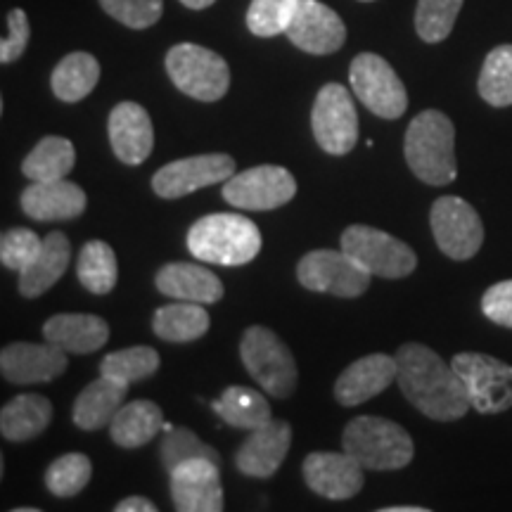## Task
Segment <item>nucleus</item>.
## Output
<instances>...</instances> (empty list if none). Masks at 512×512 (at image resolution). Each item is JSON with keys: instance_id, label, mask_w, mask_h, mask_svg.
Segmentation results:
<instances>
[{"instance_id": "1", "label": "nucleus", "mask_w": 512, "mask_h": 512, "mask_svg": "<svg viewBox=\"0 0 512 512\" xmlns=\"http://www.w3.org/2000/svg\"><path fill=\"white\" fill-rule=\"evenodd\" d=\"M396 382L411 406L439 422L460 420L472 403L456 368L425 344L408 342L396 351Z\"/></svg>"}, {"instance_id": "2", "label": "nucleus", "mask_w": 512, "mask_h": 512, "mask_svg": "<svg viewBox=\"0 0 512 512\" xmlns=\"http://www.w3.org/2000/svg\"><path fill=\"white\" fill-rule=\"evenodd\" d=\"M403 155L415 178L427 185L456 181V126L439 110H425L411 121L403 140Z\"/></svg>"}, {"instance_id": "3", "label": "nucleus", "mask_w": 512, "mask_h": 512, "mask_svg": "<svg viewBox=\"0 0 512 512\" xmlns=\"http://www.w3.org/2000/svg\"><path fill=\"white\" fill-rule=\"evenodd\" d=\"M188 249L207 264L242 266L261 252V230L240 214H209L192 223Z\"/></svg>"}, {"instance_id": "4", "label": "nucleus", "mask_w": 512, "mask_h": 512, "mask_svg": "<svg viewBox=\"0 0 512 512\" xmlns=\"http://www.w3.org/2000/svg\"><path fill=\"white\" fill-rule=\"evenodd\" d=\"M342 451L363 465V470H401L411 463L415 446L399 422L377 418V415H358L344 427Z\"/></svg>"}, {"instance_id": "5", "label": "nucleus", "mask_w": 512, "mask_h": 512, "mask_svg": "<svg viewBox=\"0 0 512 512\" xmlns=\"http://www.w3.org/2000/svg\"><path fill=\"white\" fill-rule=\"evenodd\" d=\"M240 358L264 392L287 399L297 387V363L287 344L264 325H252L240 339Z\"/></svg>"}, {"instance_id": "6", "label": "nucleus", "mask_w": 512, "mask_h": 512, "mask_svg": "<svg viewBox=\"0 0 512 512\" xmlns=\"http://www.w3.org/2000/svg\"><path fill=\"white\" fill-rule=\"evenodd\" d=\"M166 74L178 91L200 102H216L230 88V67L219 53L197 46L178 43L166 53Z\"/></svg>"}, {"instance_id": "7", "label": "nucleus", "mask_w": 512, "mask_h": 512, "mask_svg": "<svg viewBox=\"0 0 512 512\" xmlns=\"http://www.w3.org/2000/svg\"><path fill=\"white\" fill-rule=\"evenodd\" d=\"M342 249L370 275L387 280L406 278L418 266V256L406 242L373 226H349L342 233Z\"/></svg>"}, {"instance_id": "8", "label": "nucleus", "mask_w": 512, "mask_h": 512, "mask_svg": "<svg viewBox=\"0 0 512 512\" xmlns=\"http://www.w3.org/2000/svg\"><path fill=\"white\" fill-rule=\"evenodd\" d=\"M451 366L463 380L477 413L496 415L512 408V366L501 358L463 351L451 358Z\"/></svg>"}, {"instance_id": "9", "label": "nucleus", "mask_w": 512, "mask_h": 512, "mask_svg": "<svg viewBox=\"0 0 512 512\" xmlns=\"http://www.w3.org/2000/svg\"><path fill=\"white\" fill-rule=\"evenodd\" d=\"M297 278L306 290L332 294V297L356 299L370 287V275L344 249H316L302 256Z\"/></svg>"}, {"instance_id": "10", "label": "nucleus", "mask_w": 512, "mask_h": 512, "mask_svg": "<svg viewBox=\"0 0 512 512\" xmlns=\"http://www.w3.org/2000/svg\"><path fill=\"white\" fill-rule=\"evenodd\" d=\"M349 81L356 98L380 119H399L406 112V86L384 57L375 53L356 55L349 67Z\"/></svg>"}, {"instance_id": "11", "label": "nucleus", "mask_w": 512, "mask_h": 512, "mask_svg": "<svg viewBox=\"0 0 512 512\" xmlns=\"http://www.w3.org/2000/svg\"><path fill=\"white\" fill-rule=\"evenodd\" d=\"M311 128L316 143L328 155H349L358 143V114L351 93L339 83H325L311 110Z\"/></svg>"}, {"instance_id": "12", "label": "nucleus", "mask_w": 512, "mask_h": 512, "mask_svg": "<svg viewBox=\"0 0 512 512\" xmlns=\"http://www.w3.org/2000/svg\"><path fill=\"white\" fill-rule=\"evenodd\" d=\"M430 226L441 254L453 261L472 259L484 245V226L479 214L463 197L446 195L432 204Z\"/></svg>"}, {"instance_id": "13", "label": "nucleus", "mask_w": 512, "mask_h": 512, "mask_svg": "<svg viewBox=\"0 0 512 512\" xmlns=\"http://www.w3.org/2000/svg\"><path fill=\"white\" fill-rule=\"evenodd\" d=\"M297 195V181L285 166L261 164L223 183V200L235 209L273 211L285 207Z\"/></svg>"}, {"instance_id": "14", "label": "nucleus", "mask_w": 512, "mask_h": 512, "mask_svg": "<svg viewBox=\"0 0 512 512\" xmlns=\"http://www.w3.org/2000/svg\"><path fill=\"white\" fill-rule=\"evenodd\" d=\"M235 176V159L223 152L214 155H197L169 162L152 176V190L162 200H181L190 192L207 188V185L226 183Z\"/></svg>"}, {"instance_id": "15", "label": "nucleus", "mask_w": 512, "mask_h": 512, "mask_svg": "<svg viewBox=\"0 0 512 512\" xmlns=\"http://www.w3.org/2000/svg\"><path fill=\"white\" fill-rule=\"evenodd\" d=\"M285 36L311 55H332L347 41V27L335 10L320 0H299Z\"/></svg>"}, {"instance_id": "16", "label": "nucleus", "mask_w": 512, "mask_h": 512, "mask_svg": "<svg viewBox=\"0 0 512 512\" xmlns=\"http://www.w3.org/2000/svg\"><path fill=\"white\" fill-rule=\"evenodd\" d=\"M171 501L181 512H221L223 486L219 463L207 458L185 460L169 472Z\"/></svg>"}, {"instance_id": "17", "label": "nucleus", "mask_w": 512, "mask_h": 512, "mask_svg": "<svg viewBox=\"0 0 512 512\" xmlns=\"http://www.w3.org/2000/svg\"><path fill=\"white\" fill-rule=\"evenodd\" d=\"M304 482L313 494L330 501H349L363 489V465L347 451H318L304 458Z\"/></svg>"}, {"instance_id": "18", "label": "nucleus", "mask_w": 512, "mask_h": 512, "mask_svg": "<svg viewBox=\"0 0 512 512\" xmlns=\"http://www.w3.org/2000/svg\"><path fill=\"white\" fill-rule=\"evenodd\" d=\"M67 370V351L55 344L15 342L0 351V373L12 384L53 382Z\"/></svg>"}, {"instance_id": "19", "label": "nucleus", "mask_w": 512, "mask_h": 512, "mask_svg": "<svg viewBox=\"0 0 512 512\" xmlns=\"http://www.w3.org/2000/svg\"><path fill=\"white\" fill-rule=\"evenodd\" d=\"M292 446V427L285 420H268L266 425L256 427L242 441L240 451L235 453V465L242 475L268 479L280 470L283 460Z\"/></svg>"}, {"instance_id": "20", "label": "nucleus", "mask_w": 512, "mask_h": 512, "mask_svg": "<svg viewBox=\"0 0 512 512\" xmlns=\"http://www.w3.org/2000/svg\"><path fill=\"white\" fill-rule=\"evenodd\" d=\"M110 143L119 162L128 166L143 164L155 147V126L150 114L138 102H119L107 121Z\"/></svg>"}, {"instance_id": "21", "label": "nucleus", "mask_w": 512, "mask_h": 512, "mask_svg": "<svg viewBox=\"0 0 512 512\" xmlns=\"http://www.w3.org/2000/svg\"><path fill=\"white\" fill-rule=\"evenodd\" d=\"M396 356L387 354H370L358 358L351 366L337 377L335 382V399L339 406H361L382 394L396 380Z\"/></svg>"}, {"instance_id": "22", "label": "nucleus", "mask_w": 512, "mask_h": 512, "mask_svg": "<svg viewBox=\"0 0 512 512\" xmlns=\"http://www.w3.org/2000/svg\"><path fill=\"white\" fill-rule=\"evenodd\" d=\"M86 192L72 181H34L22 192V209L34 221H72L86 211Z\"/></svg>"}, {"instance_id": "23", "label": "nucleus", "mask_w": 512, "mask_h": 512, "mask_svg": "<svg viewBox=\"0 0 512 512\" xmlns=\"http://www.w3.org/2000/svg\"><path fill=\"white\" fill-rule=\"evenodd\" d=\"M155 285L159 292L176 302L216 304L223 299V283L219 275L200 264H188V261H174V264L159 268Z\"/></svg>"}, {"instance_id": "24", "label": "nucleus", "mask_w": 512, "mask_h": 512, "mask_svg": "<svg viewBox=\"0 0 512 512\" xmlns=\"http://www.w3.org/2000/svg\"><path fill=\"white\" fill-rule=\"evenodd\" d=\"M43 337L69 354H93L110 339V325L93 313H57L43 325Z\"/></svg>"}, {"instance_id": "25", "label": "nucleus", "mask_w": 512, "mask_h": 512, "mask_svg": "<svg viewBox=\"0 0 512 512\" xmlns=\"http://www.w3.org/2000/svg\"><path fill=\"white\" fill-rule=\"evenodd\" d=\"M128 384L114 380V377L100 375L98 380L88 384L83 392L76 396L72 420L76 427L86 432L102 430L112 422L114 415L124 406Z\"/></svg>"}, {"instance_id": "26", "label": "nucleus", "mask_w": 512, "mask_h": 512, "mask_svg": "<svg viewBox=\"0 0 512 512\" xmlns=\"http://www.w3.org/2000/svg\"><path fill=\"white\" fill-rule=\"evenodd\" d=\"M69 259H72V245H69L67 235L60 230L48 233L36 259L19 273V294L27 299L46 294L67 271Z\"/></svg>"}, {"instance_id": "27", "label": "nucleus", "mask_w": 512, "mask_h": 512, "mask_svg": "<svg viewBox=\"0 0 512 512\" xmlns=\"http://www.w3.org/2000/svg\"><path fill=\"white\" fill-rule=\"evenodd\" d=\"M53 420V403L41 394H19L0 411V434L12 444L36 439Z\"/></svg>"}, {"instance_id": "28", "label": "nucleus", "mask_w": 512, "mask_h": 512, "mask_svg": "<svg viewBox=\"0 0 512 512\" xmlns=\"http://www.w3.org/2000/svg\"><path fill=\"white\" fill-rule=\"evenodd\" d=\"M164 415L155 401L124 403L110 422V437L121 448H140L162 432Z\"/></svg>"}, {"instance_id": "29", "label": "nucleus", "mask_w": 512, "mask_h": 512, "mask_svg": "<svg viewBox=\"0 0 512 512\" xmlns=\"http://www.w3.org/2000/svg\"><path fill=\"white\" fill-rule=\"evenodd\" d=\"M100 81V62L91 53H69L57 62L50 76V88L55 98L74 105L93 93Z\"/></svg>"}, {"instance_id": "30", "label": "nucleus", "mask_w": 512, "mask_h": 512, "mask_svg": "<svg viewBox=\"0 0 512 512\" xmlns=\"http://www.w3.org/2000/svg\"><path fill=\"white\" fill-rule=\"evenodd\" d=\"M211 318L197 302H176L155 311L152 330L159 339L174 344L195 342L209 332Z\"/></svg>"}, {"instance_id": "31", "label": "nucleus", "mask_w": 512, "mask_h": 512, "mask_svg": "<svg viewBox=\"0 0 512 512\" xmlns=\"http://www.w3.org/2000/svg\"><path fill=\"white\" fill-rule=\"evenodd\" d=\"M211 408L226 425L238 430H256L271 420V406L264 394L249 387H228L221 399L211 403Z\"/></svg>"}, {"instance_id": "32", "label": "nucleus", "mask_w": 512, "mask_h": 512, "mask_svg": "<svg viewBox=\"0 0 512 512\" xmlns=\"http://www.w3.org/2000/svg\"><path fill=\"white\" fill-rule=\"evenodd\" d=\"M76 150L67 138L48 136L22 162V174L29 181H60L72 174Z\"/></svg>"}, {"instance_id": "33", "label": "nucleus", "mask_w": 512, "mask_h": 512, "mask_svg": "<svg viewBox=\"0 0 512 512\" xmlns=\"http://www.w3.org/2000/svg\"><path fill=\"white\" fill-rule=\"evenodd\" d=\"M76 273H79L81 285L91 294H110L119 280L117 254L102 240L86 242L79 254Z\"/></svg>"}, {"instance_id": "34", "label": "nucleus", "mask_w": 512, "mask_h": 512, "mask_svg": "<svg viewBox=\"0 0 512 512\" xmlns=\"http://www.w3.org/2000/svg\"><path fill=\"white\" fill-rule=\"evenodd\" d=\"M477 91L482 100L491 107L512 105V46H498L486 55L479 72Z\"/></svg>"}, {"instance_id": "35", "label": "nucleus", "mask_w": 512, "mask_h": 512, "mask_svg": "<svg viewBox=\"0 0 512 512\" xmlns=\"http://www.w3.org/2000/svg\"><path fill=\"white\" fill-rule=\"evenodd\" d=\"M102 375L114 377V380L133 384L147 380L159 370V354L152 347H128L112 351L100 363Z\"/></svg>"}, {"instance_id": "36", "label": "nucleus", "mask_w": 512, "mask_h": 512, "mask_svg": "<svg viewBox=\"0 0 512 512\" xmlns=\"http://www.w3.org/2000/svg\"><path fill=\"white\" fill-rule=\"evenodd\" d=\"M465 0H418L415 31L425 43H441L451 36Z\"/></svg>"}, {"instance_id": "37", "label": "nucleus", "mask_w": 512, "mask_h": 512, "mask_svg": "<svg viewBox=\"0 0 512 512\" xmlns=\"http://www.w3.org/2000/svg\"><path fill=\"white\" fill-rule=\"evenodd\" d=\"M93 465L83 453H67L48 465L46 470V486L48 491L57 498H72L86 489L91 482Z\"/></svg>"}, {"instance_id": "38", "label": "nucleus", "mask_w": 512, "mask_h": 512, "mask_svg": "<svg viewBox=\"0 0 512 512\" xmlns=\"http://www.w3.org/2000/svg\"><path fill=\"white\" fill-rule=\"evenodd\" d=\"M159 458H162L166 472L176 470V467L185 463V460L195 458H207L221 465L219 451H216L214 446H209L207 441H202L195 432L185 430V427H176V430L166 432L162 448H159Z\"/></svg>"}, {"instance_id": "39", "label": "nucleus", "mask_w": 512, "mask_h": 512, "mask_svg": "<svg viewBox=\"0 0 512 512\" xmlns=\"http://www.w3.org/2000/svg\"><path fill=\"white\" fill-rule=\"evenodd\" d=\"M299 0H252L247 10V29L259 38L285 34Z\"/></svg>"}, {"instance_id": "40", "label": "nucleus", "mask_w": 512, "mask_h": 512, "mask_svg": "<svg viewBox=\"0 0 512 512\" xmlns=\"http://www.w3.org/2000/svg\"><path fill=\"white\" fill-rule=\"evenodd\" d=\"M102 10L128 29H150L162 19V0H100Z\"/></svg>"}, {"instance_id": "41", "label": "nucleus", "mask_w": 512, "mask_h": 512, "mask_svg": "<svg viewBox=\"0 0 512 512\" xmlns=\"http://www.w3.org/2000/svg\"><path fill=\"white\" fill-rule=\"evenodd\" d=\"M43 247V238H38L29 228H10L0 238V261L10 271L22 273L36 259Z\"/></svg>"}, {"instance_id": "42", "label": "nucleus", "mask_w": 512, "mask_h": 512, "mask_svg": "<svg viewBox=\"0 0 512 512\" xmlns=\"http://www.w3.org/2000/svg\"><path fill=\"white\" fill-rule=\"evenodd\" d=\"M29 38H31V27H29L27 12H24L22 8L10 10L8 34H5L3 43H0V62L10 64V62L19 60L29 46Z\"/></svg>"}, {"instance_id": "43", "label": "nucleus", "mask_w": 512, "mask_h": 512, "mask_svg": "<svg viewBox=\"0 0 512 512\" xmlns=\"http://www.w3.org/2000/svg\"><path fill=\"white\" fill-rule=\"evenodd\" d=\"M482 311L501 328L512 330V280L491 285L482 297Z\"/></svg>"}, {"instance_id": "44", "label": "nucleus", "mask_w": 512, "mask_h": 512, "mask_svg": "<svg viewBox=\"0 0 512 512\" xmlns=\"http://www.w3.org/2000/svg\"><path fill=\"white\" fill-rule=\"evenodd\" d=\"M117 512H157V505L150 498L143 496H128L124 501L117 503Z\"/></svg>"}, {"instance_id": "45", "label": "nucleus", "mask_w": 512, "mask_h": 512, "mask_svg": "<svg viewBox=\"0 0 512 512\" xmlns=\"http://www.w3.org/2000/svg\"><path fill=\"white\" fill-rule=\"evenodd\" d=\"M181 3L190 10H207L209 5L216 3V0H181Z\"/></svg>"}, {"instance_id": "46", "label": "nucleus", "mask_w": 512, "mask_h": 512, "mask_svg": "<svg viewBox=\"0 0 512 512\" xmlns=\"http://www.w3.org/2000/svg\"><path fill=\"white\" fill-rule=\"evenodd\" d=\"M382 512H427L420 505H394V508H382Z\"/></svg>"}, {"instance_id": "47", "label": "nucleus", "mask_w": 512, "mask_h": 512, "mask_svg": "<svg viewBox=\"0 0 512 512\" xmlns=\"http://www.w3.org/2000/svg\"><path fill=\"white\" fill-rule=\"evenodd\" d=\"M15 512H36V508H17Z\"/></svg>"}, {"instance_id": "48", "label": "nucleus", "mask_w": 512, "mask_h": 512, "mask_svg": "<svg viewBox=\"0 0 512 512\" xmlns=\"http://www.w3.org/2000/svg\"><path fill=\"white\" fill-rule=\"evenodd\" d=\"M361 3H373V0H361Z\"/></svg>"}]
</instances>
